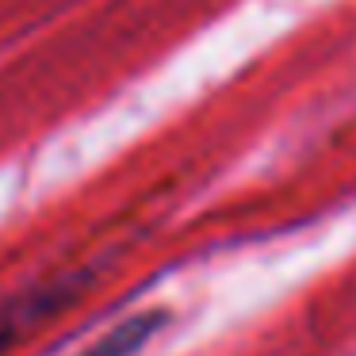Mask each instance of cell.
Returning a JSON list of instances; mask_svg holds the SVG:
<instances>
[{
    "mask_svg": "<svg viewBox=\"0 0 356 356\" xmlns=\"http://www.w3.org/2000/svg\"><path fill=\"white\" fill-rule=\"evenodd\" d=\"M161 325H165V310H142V314H131L119 325H111L104 337H96L77 356H134Z\"/></svg>",
    "mask_w": 356,
    "mask_h": 356,
    "instance_id": "obj_1",
    "label": "cell"
}]
</instances>
